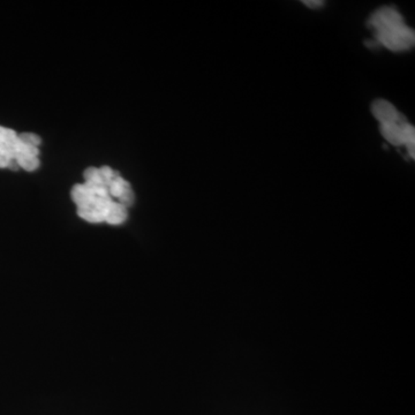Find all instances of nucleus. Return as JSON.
<instances>
[{
	"instance_id": "nucleus-1",
	"label": "nucleus",
	"mask_w": 415,
	"mask_h": 415,
	"mask_svg": "<svg viewBox=\"0 0 415 415\" xmlns=\"http://www.w3.org/2000/svg\"><path fill=\"white\" fill-rule=\"evenodd\" d=\"M84 183L73 187L71 195L77 208V214L89 223L107 221V214L116 201L104 183L100 167H88L83 173Z\"/></svg>"
},
{
	"instance_id": "nucleus-2",
	"label": "nucleus",
	"mask_w": 415,
	"mask_h": 415,
	"mask_svg": "<svg viewBox=\"0 0 415 415\" xmlns=\"http://www.w3.org/2000/svg\"><path fill=\"white\" fill-rule=\"evenodd\" d=\"M367 26L373 29L375 42L390 51H407L415 44V33L405 24L394 6H383L370 15Z\"/></svg>"
},
{
	"instance_id": "nucleus-3",
	"label": "nucleus",
	"mask_w": 415,
	"mask_h": 415,
	"mask_svg": "<svg viewBox=\"0 0 415 415\" xmlns=\"http://www.w3.org/2000/svg\"><path fill=\"white\" fill-rule=\"evenodd\" d=\"M19 145V134L10 128L0 126V169L17 171L19 166L14 162Z\"/></svg>"
},
{
	"instance_id": "nucleus-4",
	"label": "nucleus",
	"mask_w": 415,
	"mask_h": 415,
	"mask_svg": "<svg viewBox=\"0 0 415 415\" xmlns=\"http://www.w3.org/2000/svg\"><path fill=\"white\" fill-rule=\"evenodd\" d=\"M39 148L34 145H27L19 138L14 162L19 166V169H24L28 172H33L39 167Z\"/></svg>"
},
{
	"instance_id": "nucleus-5",
	"label": "nucleus",
	"mask_w": 415,
	"mask_h": 415,
	"mask_svg": "<svg viewBox=\"0 0 415 415\" xmlns=\"http://www.w3.org/2000/svg\"><path fill=\"white\" fill-rule=\"evenodd\" d=\"M371 113L376 118L380 124H401L407 119L396 109V107L385 100H376L371 104Z\"/></svg>"
},
{
	"instance_id": "nucleus-6",
	"label": "nucleus",
	"mask_w": 415,
	"mask_h": 415,
	"mask_svg": "<svg viewBox=\"0 0 415 415\" xmlns=\"http://www.w3.org/2000/svg\"><path fill=\"white\" fill-rule=\"evenodd\" d=\"M407 124L408 121H405L401 124H380V134L391 145L401 147L403 145V138H404L405 126Z\"/></svg>"
},
{
	"instance_id": "nucleus-7",
	"label": "nucleus",
	"mask_w": 415,
	"mask_h": 415,
	"mask_svg": "<svg viewBox=\"0 0 415 415\" xmlns=\"http://www.w3.org/2000/svg\"><path fill=\"white\" fill-rule=\"evenodd\" d=\"M403 145L407 148L408 156L414 159L415 157V128L408 122L405 126Z\"/></svg>"
},
{
	"instance_id": "nucleus-8",
	"label": "nucleus",
	"mask_w": 415,
	"mask_h": 415,
	"mask_svg": "<svg viewBox=\"0 0 415 415\" xmlns=\"http://www.w3.org/2000/svg\"><path fill=\"white\" fill-rule=\"evenodd\" d=\"M19 138L24 143L34 145L37 148H39V145H41V138L38 135L34 134V133H22V134H19Z\"/></svg>"
},
{
	"instance_id": "nucleus-9",
	"label": "nucleus",
	"mask_w": 415,
	"mask_h": 415,
	"mask_svg": "<svg viewBox=\"0 0 415 415\" xmlns=\"http://www.w3.org/2000/svg\"><path fill=\"white\" fill-rule=\"evenodd\" d=\"M302 3H304V6H307L308 8L317 10V8H321L324 5V1H322V0H304Z\"/></svg>"
}]
</instances>
